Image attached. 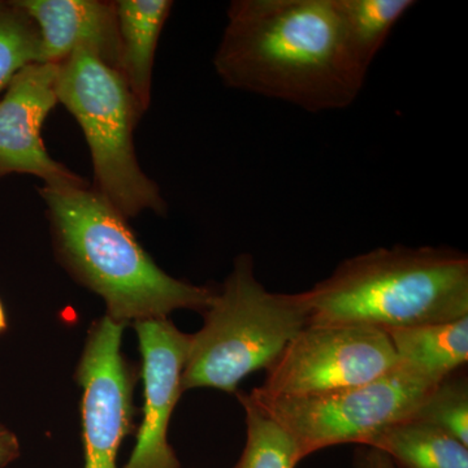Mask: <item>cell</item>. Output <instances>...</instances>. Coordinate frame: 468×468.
<instances>
[{"instance_id":"6da1fadb","label":"cell","mask_w":468,"mask_h":468,"mask_svg":"<svg viewBox=\"0 0 468 468\" xmlns=\"http://www.w3.org/2000/svg\"><path fill=\"white\" fill-rule=\"evenodd\" d=\"M228 88L310 112L358 100L368 69L354 57L335 0H236L214 58Z\"/></svg>"},{"instance_id":"7a4b0ae2","label":"cell","mask_w":468,"mask_h":468,"mask_svg":"<svg viewBox=\"0 0 468 468\" xmlns=\"http://www.w3.org/2000/svg\"><path fill=\"white\" fill-rule=\"evenodd\" d=\"M55 251L77 282L106 302L117 323L165 319L176 310L205 313L217 289L175 279L154 261L128 218L94 187L39 189Z\"/></svg>"},{"instance_id":"3957f363","label":"cell","mask_w":468,"mask_h":468,"mask_svg":"<svg viewBox=\"0 0 468 468\" xmlns=\"http://www.w3.org/2000/svg\"><path fill=\"white\" fill-rule=\"evenodd\" d=\"M303 292L310 323L406 328L468 316V258L435 246L396 245L347 258Z\"/></svg>"},{"instance_id":"277c9868","label":"cell","mask_w":468,"mask_h":468,"mask_svg":"<svg viewBox=\"0 0 468 468\" xmlns=\"http://www.w3.org/2000/svg\"><path fill=\"white\" fill-rule=\"evenodd\" d=\"M201 331L190 335L183 392L214 388L237 393L243 378L267 369L310 323L303 292L267 291L254 260L241 254L205 310Z\"/></svg>"},{"instance_id":"5b68a950","label":"cell","mask_w":468,"mask_h":468,"mask_svg":"<svg viewBox=\"0 0 468 468\" xmlns=\"http://www.w3.org/2000/svg\"><path fill=\"white\" fill-rule=\"evenodd\" d=\"M57 94L85 135L94 189L126 218L149 209L165 214L158 185L135 155L133 132L141 117L122 73L91 52L79 50L58 64Z\"/></svg>"},{"instance_id":"8992f818","label":"cell","mask_w":468,"mask_h":468,"mask_svg":"<svg viewBox=\"0 0 468 468\" xmlns=\"http://www.w3.org/2000/svg\"><path fill=\"white\" fill-rule=\"evenodd\" d=\"M436 385L399 365L371 383L306 397H280L255 388V403L292 437L298 461L345 443L369 445L383 431L415 414Z\"/></svg>"},{"instance_id":"52a82bcc","label":"cell","mask_w":468,"mask_h":468,"mask_svg":"<svg viewBox=\"0 0 468 468\" xmlns=\"http://www.w3.org/2000/svg\"><path fill=\"white\" fill-rule=\"evenodd\" d=\"M399 366L389 335L354 323H309L267 369L260 387L280 397H306L371 383Z\"/></svg>"},{"instance_id":"ba28073f","label":"cell","mask_w":468,"mask_h":468,"mask_svg":"<svg viewBox=\"0 0 468 468\" xmlns=\"http://www.w3.org/2000/svg\"><path fill=\"white\" fill-rule=\"evenodd\" d=\"M125 324L104 316L89 331L76 380L82 388L85 468H117L133 420V372L122 353Z\"/></svg>"},{"instance_id":"9c48e42d","label":"cell","mask_w":468,"mask_h":468,"mask_svg":"<svg viewBox=\"0 0 468 468\" xmlns=\"http://www.w3.org/2000/svg\"><path fill=\"white\" fill-rule=\"evenodd\" d=\"M58 64L37 63L21 70L0 100V177L26 174L45 186H77L85 181L51 158L42 126L58 103Z\"/></svg>"},{"instance_id":"30bf717a","label":"cell","mask_w":468,"mask_h":468,"mask_svg":"<svg viewBox=\"0 0 468 468\" xmlns=\"http://www.w3.org/2000/svg\"><path fill=\"white\" fill-rule=\"evenodd\" d=\"M143 356L144 419L131 460L122 468H181L168 442V427L183 393L190 335L165 319L134 323Z\"/></svg>"},{"instance_id":"8fae6325","label":"cell","mask_w":468,"mask_h":468,"mask_svg":"<svg viewBox=\"0 0 468 468\" xmlns=\"http://www.w3.org/2000/svg\"><path fill=\"white\" fill-rule=\"evenodd\" d=\"M38 29L41 63L60 64L76 51L91 52L120 72L116 2L17 0Z\"/></svg>"},{"instance_id":"7c38bea8","label":"cell","mask_w":468,"mask_h":468,"mask_svg":"<svg viewBox=\"0 0 468 468\" xmlns=\"http://www.w3.org/2000/svg\"><path fill=\"white\" fill-rule=\"evenodd\" d=\"M174 3L168 0H119L120 73L133 95L138 115L150 107L154 60Z\"/></svg>"},{"instance_id":"4fadbf2b","label":"cell","mask_w":468,"mask_h":468,"mask_svg":"<svg viewBox=\"0 0 468 468\" xmlns=\"http://www.w3.org/2000/svg\"><path fill=\"white\" fill-rule=\"evenodd\" d=\"M399 365L433 385L461 371L468 360V316L452 322L388 329Z\"/></svg>"},{"instance_id":"5bb4252c","label":"cell","mask_w":468,"mask_h":468,"mask_svg":"<svg viewBox=\"0 0 468 468\" xmlns=\"http://www.w3.org/2000/svg\"><path fill=\"white\" fill-rule=\"evenodd\" d=\"M367 446L389 455L399 468H468V446L414 419L387 428Z\"/></svg>"},{"instance_id":"9a60e30c","label":"cell","mask_w":468,"mask_h":468,"mask_svg":"<svg viewBox=\"0 0 468 468\" xmlns=\"http://www.w3.org/2000/svg\"><path fill=\"white\" fill-rule=\"evenodd\" d=\"M354 57L369 69L393 27L415 5L412 0H335Z\"/></svg>"},{"instance_id":"2e32d148","label":"cell","mask_w":468,"mask_h":468,"mask_svg":"<svg viewBox=\"0 0 468 468\" xmlns=\"http://www.w3.org/2000/svg\"><path fill=\"white\" fill-rule=\"evenodd\" d=\"M245 410L246 443L233 468H295L300 463L292 437L254 402L249 394L236 393Z\"/></svg>"},{"instance_id":"e0dca14e","label":"cell","mask_w":468,"mask_h":468,"mask_svg":"<svg viewBox=\"0 0 468 468\" xmlns=\"http://www.w3.org/2000/svg\"><path fill=\"white\" fill-rule=\"evenodd\" d=\"M41 63V38L26 9L0 2V91L27 66Z\"/></svg>"},{"instance_id":"ac0fdd59","label":"cell","mask_w":468,"mask_h":468,"mask_svg":"<svg viewBox=\"0 0 468 468\" xmlns=\"http://www.w3.org/2000/svg\"><path fill=\"white\" fill-rule=\"evenodd\" d=\"M411 419L448 433L468 446V380L458 371L436 385Z\"/></svg>"},{"instance_id":"d6986e66","label":"cell","mask_w":468,"mask_h":468,"mask_svg":"<svg viewBox=\"0 0 468 468\" xmlns=\"http://www.w3.org/2000/svg\"><path fill=\"white\" fill-rule=\"evenodd\" d=\"M354 468H399L396 462L372 446L359 445L354 455Z\"/></svg>"},{"instance_id":"ffe728a7","label":"cell","mask_w":468,"mask_h":468,"mask_svg":"<svg viewBox=\"0 0 468 468\" xmlns=\"http://www.w3.org/2000/svg\"><path fill=\"white\" fill-rule=\"evenodd\" d=\"M21 448L17 436L0 423V468L7 467L20 457Z\"/></svg>"},{"instance_id":"44dd1931","label":"cell","mask_w":468,"mask_h":468,"mask_svg":"<svg viewBox=\"0 0 468 468\" xmlns=\"http://www.w3.org/2000/svg\"><path fill=\"white\" fill-rule=\"evenodd\" d=\"M8 322L7 315H5V306H3L2 301H0V334L7 331Z\"/></svg>"}]
</instances>
